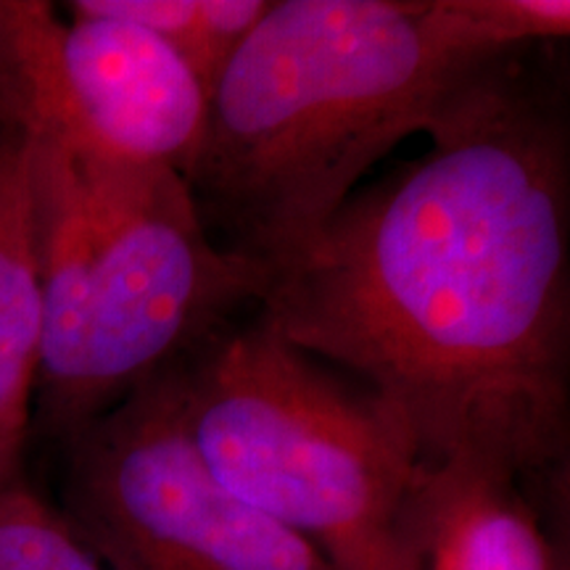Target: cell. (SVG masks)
<instances>
[{
    "label": "cell",
    "mask_w": 570,
    "mask_h": 570,
    "mask_svg": "<svg viewBox=\"0 0 570 570\" xmlns=\"http://www.w3.org/2000/svg\"><path fill=\"white\" fill-rule=\"evenodd\" d=\"M30 135L42 291L32 431L63 441L259 306L269 273L214 238L183 175L80 161Z\"/></svg>",
    "instance_id": "3957f363"
},
{
    "label": "cell",
    "mask_w": 570,
    "mask_h": 570,
    "mask_svg": "<svg viewBox=\"0 0 570 570\" xmlns=\"http://www.w3.org/2000/svg\"><path fill=\"white\" fill-rule=\"evenodd\" d=\"M449 35L475 56L523 51L531 42L568 38V0H436Z\"/></svg>",
    "instance_id": "8fae6325"
},
{
    "label": "cell",
    "mask_w": 570,
    "mask_h": 570,
    "mask_svg": "<svg viewBox=\"0 0 570 570\" xmlns=\"http://www.w3.org/2000/svg\"><path fill=\"white\" fill-rule=\"evenodd\" d=\"M206 465L336 570H415L407 510L423 458L373 389L298 348L259 309L177 362Z\"/></svg>",
    "instance_id": "277c9868"
},
{
    "label": "cell",
    "mask_w": 570,
    "mask_h": 570,
    "mask_svg": "<svg viewBox=\"0 0 570 570\" xmlns=\"http://www.w3.org/2000/svg\"><path fill=\"white\" fill-rule=\"evenodd\" d=\"M0 570H114L71 529L59 504L21 481L0 491Z\"/></svg>",
    "instance_id": "30bf717a"
},
{
    "label": "cell",
    "mask_w": 570,
    "mask_h": 570,
    "mask_svg": "<svg viewBox=\"0 0 570 570\" xmlns=\"http://www.w3.org/2000/svg\"><path fill=\"white\" fill-rule=\"evenodd\" d=\"M59 510L114 570H336L214 475L177 365L61 441Z\"/></svg>",
    "instance_id": "5b68a950"
},
{
    "label": "cell",
    "mask_w": 570,
    "mask_h": 570,
    "mask_svg": "<svg viewBox=\"0 0 570 570\" xmlns=\"http://www.w3.org/2000/svg\"><path fill=\"white\" fill-rule=\"evenodd\" d=\"M40 352L32 135L19 125H0V491L27 481Z\"/></svg>",
    "instance_id": "ba28073f"
},
{
    "label": "cell",
    "mask_w": 570,
    "mask_h": 570,
    "mask_svg": "<svg viewBox=\"0 0 570 570\" xmlns=\"http://www.w3.org/2000/svg\"><path fill=\"white\" fill-rule=\"evenodd\" d=\"M415 570H566L544 512L510 475L423 465L407 510Z\"/></svg>",
    "instance_id": "52a82bcc"
},
{
    "label": "cell",
    "mask_w": 570,
    "mask_h": 570,
    "mask_svg": "<svg viewBox=\"0 0 570 570\" xmlns=\"http://www.w3.org/2000/svg\"><path fill=\"white\" fill-rule=\"evenodd\" d=\"M13 0H0V125H24V101L13 53Z\"/></svg>",
    "instance_id": "7c38bea8"
},
{
    "label": "cell",
    "mask_w": 570,
    "mask_h": 570,
    "mask_svg": "<svg viewBox=\"0 0 570 570\" xmlns=\"http://www.w3.org/2000/svg\"><path fill=\"white\" fill-rule=\"evenodd\" d=\"M69 11L127 21L154 32L180 53L209 90L269 9V0H75Z\"/></svg>",
    "instance_id": "9c48e42d"
},
{
    "label": "cell",
    "mask_w": 570,
    "mask_h": 570,
    "mask_svg": "<svg viewBox=\"0 0 570 570\" xmlns=\"http://www.w3.org/2000/svg\"><path fill=\"white\" fill-rule=\"evenodd\" d=\"M13 0L24 130L90 164L194 173L212 96L161 38L127 21Z\"/></svg>",
    "instance_id": "8992f818"
},
{
    "label": "cell",
    "mask_w": 570,
    "mask_h": 570,
    "mask_svg": "<svg viewBox=\"0 0 570 570\" xmlns=\"http://www.w3.org/2000/svg\"><path fill=\"white\" fill-rule=\"evenodd\" d=\"M428 135L269 269L256 309L386 399L425 465L497 470L544 512L570 454L566 96L512 51Z\"/></svg>",
    "instance_id": "6da1fadb"
},
{
    "label": "cell",
    "mask_w": 570,
    "mask_h": 570,
    "mask_svg": "<svg viewBox=\"0 0 570 570\" xmlns=\"http://www.w3.org/2000/svg\"><path fill=\"white\" fill-rule=\"evenodd\" d=\"M497 59L458 46L436 0H269L212 92L188 175L204 225L269 273Z\"/></svg>",
    "instance_id": "7a4b0ae2"
}]
</instances>
